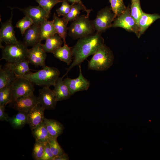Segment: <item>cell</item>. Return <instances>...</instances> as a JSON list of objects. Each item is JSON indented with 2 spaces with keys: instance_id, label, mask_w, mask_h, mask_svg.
<instances>
[{
  "instance_id": "1",
  "label": "cell",
  "mask_w": 160,
  "mask_h": 160,
  "mask_svg": "<svg viewBox=\"0 0 160 160\" xmlns=\"http://www.w3.org/2000/svg\"><path fill=\"white\" fill-rule=\"evenodd\" d=\"M104 40L101 33L97 32L79 39L71 49L73 60L67 69L64 77L74 67L80 65L90 55H93L97 50L104 45Z\"/></svg>"
},
{
  "instance_id": "2",
  "label": "cell",
  "mask_w": 160,
  "mask_h": 160,
  "mask_svg": "<svg viewBox=\"0 0 160 160\" xmlns=\"http://www.w3.org/2000/svg\"><path fill=\"white\" fill-rule=\"evenodd\" d=\"M43 68L34 73L31 72L17 78L28 79L36 85L49 87L54 86L60 74L57 68L46 66Z\"/></svg>"
},
{
  "instance_id": "3",
  "label": "cell",
  "mask_w": 160,
  "mask_h": 160,
  "mask_svg": "<svg viewBox=\"0 0 160 160\" xmlns=\"http://www.w3.org/2000/svg\"><path fill=\"white\" fill-rule=\"evenodd\" d=\"M114 56L112 51L104 44L93 55L89 62L88 68L98 71H106L113 64Z\"/></svg>"
},
{
  "instance_id": "4",
  "label": "cell",
  "mask_w": 160,
  "mask_h": 160,
  "mask_svg": "<svg viewBox=\"0 0 160 160\" xmlns=\"http://www.w3.org/2000/svg\"><path fill=\"white\" fill-rule=\"evenodd\" d=\"M87 15H79L73 21L68 27V34L72 38L80 39L94 33L95 29L92 20Z\"/></svg>"
},
{
  "instance_id": "5",
  "label": "cell",
  "mask_w": 160,
  "mask_h": 160,
  "mask_svg": "<svg viewBox=\"0 0 160 160\" xmlns=\"http://www.w3.org/2000/svg\"><path fill=\"white\" fill-rule=\"evenodd\" d=\"M28 49L24 43L18 41L16 43L6 44L2 49V57L7 63H14L27 59Z\"/></svg>"
},
{
  "instance_id": "6",
  "label": "cell",
  "mask_w": 160,
  "mask_h": 160,
  "mask_svg": "<svg viewBox=\"0 0 160 160\" xmlns=\"http://www.w3.org/2000/svg\"><path fill=\"white\" fill-rule=\"evenodd\" d=\"M116 18L111 8L107 7L99 11L95 19L92 20L97 32L101 33L111 27Z\"/></svg>"
},
{
  "instance_id": "7",
  "label": "cell",
  "mask_w": 160,
  "mask_h": 160,
  "mask_svg": "<svg viewBox=\"0 0 160 160\" xmlns=\"http://www.w3.org/2000/svg\"><path fill=\"white\" fill-rule=\"evenodd\" d=\"M11 85L12 92V102L19 97L33 94L35 88L32 83L28 79L16 78Z\"/></svg>"
},
{
  "instance_id": "8",
  "label": "cell",
  "mask_w": 160,
  "mask_h": 160,
  "mask_svg": "<svg viewBox=\"0 0 160 160\" xmlns=\"http://www.w3.org/2000/svg\"><path fill=\"white\" fill-rule=\"evenodd\" d=\"M111 27L122 28L128 31L134 32L137 36L138 34V26L131 16L129 7H127L124 12L115 19Z\"/></svg>"
},
{
  "instance_id": "9",
  "label": "cell",
  "mask_w": 160,
  "mask_h": 160,
  "mask_svg": "<svg viewBox=\"0 0 160 160\" xmlns=\"http://www.w3.org/2000/svg\"><path fill=\"white\" fill-rule=\"evenodd\" d=\"M11 9V16L10 18L4 23L1 22L0 42V48L2 49L4 47L1 44L2 42H4L6 44H7L16 43L18 41L15 37L14 27L12 24L13 9Z\"/></svg>"
},
{
  "instance_id": "10",
  "label": "cell",
  "mask_w": 160,
  "mask_h": 160,
  "mask_svg": "<svg viewBox=\"0 0 160 160\" xmlns=\"http://www.w3.org/2000/svg\"><path fill=\"white\" fill-rule=\"evenodd\" d=\"M79 67V72L77 77L72 79L67 77L63 80L71 95L78 92L87 90L90 86L89 81L83 75L80 65Z\"/></svg>"
},
{
  "instance_id": "11",
  "label": "cell",
  "mask_w": 160,
  "mask_h": 160,
  "mask_svg": "<svg viewBox=\"0 0 160 160\" xmlns=\"http://www.w3.org/2000/svg\"><path fill=\"white\" fill-rule=\"evenodd\" d=\"M46 52L41 44L39 43L28 49L27 59L30 63L36 67L43 68L46 66L45 61L47 57Z\"/></svg>"
},
{
  "instance_id": "12",
  "label": "cell",
  "mask_w": 160,
  "mask_h": 160,
  "mask_svg": "<svg viewBox=\"0 0 160 160\" xmlns=\"http://www.w3.org/2000/svg\"><path fill=\"white\" fill-rule=\"evenodd\" d=\"M38 99L39 103L45 110L55 109L57 102L53 90L47 86L39 89Z\"/></svg>"
},
{
  "instance_id": "13",
  "label": "cell",
  "mask_w": 160,
  "mask_h": 160,
  "mask_svg": "<svg viewBox=\"0 0 160 160\" xmlns=\"http://www.w3.org/2000/svg\"><path fill=\"white\" fill-rule=\"evenodd\" d=\"M25 15L29 17L33 20V24L41 25L47 20L49 15L40 6H29L23 9L18 8Z\"/></svg>"
},
{
  "instance_id": "14",
  "label": "cell",
  "mask_w": 160,
  "mask_h": 160,
  "mask_svg": "<svg viewBox=\"0 0 160 160\" xmlns=\"http://www.w3.org/2000/svg\"><path fill=\"white\" fill-rule=\"evenodd\" d=\"M13 108L20 111L29 112L37 105L39 103L38 97L34 94L28 96H22L18 97L11 103Z\"/></svg>"
},
{
  "instance_id": "15",
  "label": "cell",
  "mask_w": 160,
  "mask_h": 160,
  "mask_svg": "<svg viewBox=\"0 0 160 160\" xmlns=\"http://www.w3.org/2000/svg\"><path fill=\"white\" fill-rule=\"evenodd\" d=\"M23 42L28 46L33 47L41 43L40 25L33 24L25 32Z\"/></svg>"
},
{
  "instance_id": "16",
  "label": "cell",
  "mask_w": 160,
  "mask_h": 160,
  "mask_svg": "<svg viewBox=\"0 0 160 160\" xmlns=\"http://www.w3.org/2000/svg\"><path fill=\"white\" fill-rule=\"evenodd\" d=\"M44 110L41 105L39 103L28 113V124L31 130L43 122L44 118Z\"/></svg>"
},
{
  "instance_id": "17",
  "label": "cell",
  "mask_w": 160,
  "mask_h": 160,
  "mask_svg": "<svg viewBox=\"0 0 160 160\" xmlns=\"http://www.w3.org/2000/svg\"><path fill=\"white\" fill-rule=\"evenodd\" d=\"M63 77H59L54 86V92L57 101L69 99L71 95L68 88L63 80Z\"/></svg>"
},
{
  "instance_id": "18",
  "label": "cell",
  "mask_w": 160,
  "mask_h": 160,
  "mask_svg": "<svg viewBox=\"0 0 160 160\" xmlns=\"http://www.w3.org/2000/svg\"><path fill=\"white\" fill-rule=\"evenodd\" d=\"M29 63L27 59L17 63H7L4 67L12 71L17 78L31 72V69L29 67Z\"/></svg>"
},
{
  "instance_id": "19",
  "label": "cell",
  "mask_w": 160,
  "mask_h": 160,
  "mask_svg": "<svg viewBox=\"0 0 160 160\" xmlns=\"http://www.w3.org/2000/svg\"><path fill=\"white\" fill-rule=\"evenodd\" d=\"M160 18V15L158 14H150L144 12L139 21L137 37H140L152 24Z\"/></svg>"
},
{
  "instance_id": "20",
  "label": "cell",
  "mask_w": 160,
  "mask_h": 160,
  "mask_svg": "<svg viewBox=\"0 0 160 160\" xmlns=\"http://www.w3.org/2000/svg\"><path fill=\"white\" fill-rule=\"evenodd\" d=\"M44 121L50 137L57 138L63 133L64 127L59 121L44 118Z\"/></svg>"
},
{
  "instance_id": "21",
  "label": "cell",
  "mask_w": 160,
  "mask_h": 160,
  "mask_svg": "<svg viewBox=\"0 0 160 160\" xmlns=\"http://www.w3.org/2000/svg\"><path fill=\"white\" fill-rule=\"evenodd\" d=\"M62 39L56 33L46 40L44 44H41L46 52L53 53L61 46L63 42Z\"/></svg>"
},
{
  "instance_id": "22",
  "label": "cell",
  "mask_w": 160,
  "mask_h": 160,
  "mask_svg": "<svg viewBox=\"0 0 160 160\" xmlns=\"http://www.w3.org/2000/svg\"><path fill=\"white\" fill-rule=\"evenodd\" d=\"M52 20L57 33L62 39L64 43H66V37L68 29V23L63 17H59L55 13L54 14Z\"/></svg>"
},
{
  "instance_id": "23",
  "label": "cell",
  "mask_w": 160,
  "mask_h": 160,
  "mask_svg": "<svg viewBox=\"0 0 160 160\" xmlns=\"http://www.w3.org/2000/svg\"><path fill=\"white\" fill-rule=\"evenodd\" d=\"M53 54L55 57L66 63L68 65H70L72 62L71 49L66 43H64L63 47H59Z\"/></svg>"
},
{
  "instance_id": "24",
  "label": "cell",
  "mask_w": 160,
  "mask_h": 160,
  "mask_svg": "<svg viewBox=\"0 0 160 160\" xmlns=\"http://www.w3.org/2000/svg\"><path fill=\"white\" fill-rule=\"evenodd\" d=\"M32 133L36 141L47 143L50 136L43 121L40 124L32 129Z\"/></svg>"
},
{
  "instance_id": "25",
  "label": "cell",
  "mask_w": 160,
  "mask_h": 160,
  "mask_svg": "<svg viewBox=\"0 0 160 160\" xmlns=\"http://www.w3.org/2000/svg\"><path fill=\"white\" fill-rule=\"evenodd\" d=\"M16 77L14 72L10 69L4 67L0 68V89L11 85Z\"/></svg>"
},
{
  "instance_id": "26",
  "label": "cell",
  "mask_w": 160,
  "mask_h": 160,
  "mask_svg": "<svg viewBox=\"0 0 160 160\" xmlns=\"http://www.w3.org/2000/svg\"><path fill=\"white\" fill-rule=\"evenodd\" d=\"M28 113L19 111L18 113L15 116L9 117L8 121L14 128L15 129L21 128L28 124Z\"/></svg>"
},
{
  "instance_id": "27",
  "label": "cell",
  "mask_w": 160,
  "mask_h": 160,
  "mask_svg": "<svg viewBox=\"0 0 160 160\" xmlns=\"http://www.w3.org/2000/svg\"><path fill=\"white\" fill-rule=\"evenodd\" d=\"M57 33L53 20H47L40 25V40H43Z\"/></svg>"
},
{
  "instance_id": "28",
  "label": "cell",
  "mask_w": 160,
  "mask_h": 160,
  "mask_svg": "<svg viewBox=\"0 0 160 160\" xmlns=\"http://www.w3.org/2000/svg\"><path fill=\"white\" fill-rule=\"evenodd\" d=\"M81 10L86 12L84 8L81 4L76 3H72L69 12L63 17L68 23L69 21H73L76 19L80 15V11Z\"/></svg>"
},
{
  "instance_id": "29",
  "label": "cell",
  "mask_w": 160,
  "mask_h": 160,
  "mask_svg": "<svg viewBox=\"0 0 160 160\" xmlns=\"http://www.w3.org/2000/svg\"><path fill=\"white\" fill-rule=\"evenodd\" d=\"M12 92L11 85L0 89V106H5L12 100Z\"/></svg>"
},
{
  "instance_id": "30",
  "label": "cell",
  "mask_w": 160,
  "mask_h": 160,
  "mask_svg": "<svg viewBox=\"0 0 160 160\" xmlns=\"http://www.w3.org/2000/svg\"><path fill=\"white\" fill-rule=\"evenodd\" d=\"M130 9L131 16L138 26L139 20L144 13L141 8L140 0L132 1Z\"/></svg>"
},
{
  "instance_id": "31",
  "label": "cell",
  "mask_w": 160,
  "mask_h": 160,
  "mask_svg": "<svg viewBox=\"0 0 160 160\" xmlns=\"http://www.w3.org/2000/svg\"><path fill=\"white\" fill-rule=\"evenodd\" d=\"M111 9L116 17L124 12L127 8L122 0H109Z\"/></svg>"
},
{
  "instance_id": "32",
  "label": "cell",
  "mask_w": 160,
  "mask_h": 160,
  "mask_svg": "<svg viewBox=\"0 0 160 160\" xmlns=\"http://www.w3.org/2000/svg\"><path fill=\"white\" fill-rule=\"evenodd\" d=\"M33 24L32 19L28 16L25 15L17 22L15 27L19 29L23 36L25 31Z\"/></svg>"
},
{
  "instance_id": "33",
  "label": "cell",
  "mask_w": 160,
  "mask_h": 160,
  "mask_svg": "<svg viewBox=\"0 0 160 160\" xmlns=\"http://www.w3.org/2000/svg\"><path fill=\"white\" fill-rule=\"evenodd\" d=\"M47 143H41L36 141L32 152L33 157L34 160H41L43 156Z\"/></svg>"
},
{
  "instance_id": "34",
  "label": "cell",
  "mask_w": 160,
  "mask_h": 160,
  "mask_svg": "<svg viewBox=\"0 0 160 160\" xmlns=\"http://www.w3.org/2000/svg\"><path fill=\"white\" fill-rule=\"evenodd\" d=\"M48 142L50 150L54 157L59 156L65 153L58 143L57 138L50 137Z\"/></svg>"
},
{
  "instance_id": "35",
  "label": "cell",
  "mask_w": 160,
  "mask_h": 160,
  "mask_svg": "<svg viewBox=\"0 0 160 160\" xmlns=\"http://www.w3.org/2000/svg\"><path fill=\"white\" fill-rule=\"evenodd\" d=\"M41 7L49 15L52 8L57 4L62 2L63 0H35Z\"/></svg>"
},
{
  "instance_id": "36",
  "label": "cell",
  "mask_w": 160,
  "mask_h": 160,
  "mask_svg": "<svg viewBox=\"0 0 160 160\" xmlns=\"http://www.w3.org/2000/svg\"><path fill=\"white\" fill-rule=\"evenodd\" d=\"M61 6L57 9L56 11L58 16L66 15L69 12L71 7V5H70L67 0H63Z\"/></svg>"
},
{
  "instance_id": "37",
  "label": "cell",
  "mask_w": 160,
  "mask_h": 160,
  "mask_svg": "<svg viewBox=\"0 0 160 160\" xmlns=\"http://www.w3.org/2000/svg\"><path fill=\"white\" fill-rule=\"evenodd\" d=\"M54 157L48 142L46 144L43 156L40 160H53Z\"/></svg>"
},
{
  "instance_id": "38",
  "label": "cell",
  "mask_w": 160,
  "mask_h": 160,
  "mask_svg": "<svg viewBox=\"0 0 160 160\" xmlns=\"http://www.w3.org/2000/svg\"><path fill=\"white\" fill-rule=\"evenodd\" d=\"M9 118L8 114L5 112V106H0V120L8 121Z\"/></svg>"
},
{
  "instance_id": "39",
  "label": "cell",
  "mask_w": 160,
  "mask_h": 160,
  "mask_svg": "<svg viewBox=\"0 0 160 160\" xmlns=\"http://www.w3.org/2000/svg\"><path fill=\"white\" fill-rule=\"evenodd\" d=\"M69 2L72 3H78L81 5L86 10V12H87V15H89L91 11V9H87L84 5L83 4L81 0H67Z\"/></svg>"
},
{
  "instance_id": "40",
  "label": "cell",
  "mask_w": 160,
  "mask_h": 160,
  "mask_svg": "<svg viewBox=\"0 0 160 160\" xmlns=\"http://www.w3.org/2000/svg\"><path fill=\"white\" fill-rule=\"evenodd\" d=\"M69 158L67 154L65 153L62 155L57 157H55L53 160H68Z\"/></svg>"
},
{
  "instance_id": "41",
  "label": "cell",
  "mask_w": 160,
  "mask_h": 160,
  "mask_svg": "<svg viewBox=\"0 0 160 160\" xmlns=\"http://www.w3.org/2000/svg\"><path fill=\"white\" fill-rule=\"evenodd\" d=\"M135 0H132V2L133 1H135Z\"/></svg>"
},
{
  "instance_id": "42",
  "label": "cell",
  "mask_w": 160,
  "mask_h": 160,
  "mask_svg": "<svg viewBox=\"0 0 160 160\" xmlns=\"http://www.w3.org/2000/svg\"></svg>"
},
{
  "instance_id": "43",
  "label": "cell",
  "mask_w": 160,
  "mask_h": 160,
  "mask_svg": "<svg viewBox=\"0 0 160 160\" xmlns=\"http://www.w3.org/2000/svg\"></svg>"
}]
</instances>
